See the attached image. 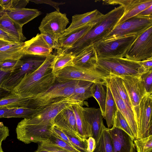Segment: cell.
I'll use <instances>...</instances> for the list:
<instances>
[{
	"instance_id": "44",
	"label": "cell",
	"mask_w": 152,
	"mask_h": 152,
	"mask_svg": "<svg viewBox=\"0 0 152 152\" xmlns=\"http://www.w3.org/2000/svg\"><path fill=\"white\" fill-rule=\"evenodd\" d=\"M9 135L8 128L5 126L3 122H0V152H4L1 147V143Z\"/></svg>"
},
{
	"instance_id": "3",
	"label": "cell",
	"mask_w": 152,
	"mask_h": 152,
	"mask_svg": "<svg viewBox=\"0 0 152 152\" xmlns=\"http://www.w3.org/2000/svg\"><path fill=\"white\" fill-rule=\"evenodd\" d=\"M95 69L106 78L110 76H140L145 72L140 61L124 57L98 58Z\"/></svg>"
},
{
	"instance_id": "52",
	"label": "cell",
	"mask_w": 152,
	"mask_h": 152,
	"mask_svg": "<svg viewBox=\"0 0 152 152\" xmlns=\"http://www.w3.org/2000/svg\"><path fill=\"white\" fill-rule=\"evenodd\" d=\"M10 43H12L0 39V48Z\"/></svg>"
},
{
	"instance_id": "31",
	"label": "cell",
	"mask_w": 152,
	"mask_h": 152,
	"mask_svg": "<svg viewBox=\"0 0 152 152\" xmlns=\"http://www.w3.org/2000/svg\"><path fill=\"white\" fill-rule=\"evenodd\" d=\"M107 92L105 113L103 118L106 121L107 128L110 129L113 126L114 116L117 108L113 95L107 84Z\"/></svg>"
},
{
	"instance_id": "54",
	"label": "cell",
	"mask_w": 152,
	"mask_h": 152,
	"mask_svg": "<svg viewBox=\"0 0 152 152\" xmlns=\"http://www.w3.org/2000/svg\"><path fill=\"white\" fill-rule=\"evenodd\" d=\"M4 10V8L0 4V12H3Z\"/></svg>"
},
{
	"instance_id": "46",
	"label": "cell",
	"mask_w": 152,
	"mask_h": 152,
	"mask_svg": "<svg viewBox=\"0 0 152 152\" xmlns=\"http://www.w3.org/2000/svg\"><path fill=\"white\" fill-rule=\"evenodd\" d=\"M0 39L11 43L21 42L17 39L5 32L0 29Z\"/></svg>"
},
{
	"instance_id": "18",
	"label": "cell",
	"mask_w": 152,
	"mask_h": 152,
	"mask_svg": "<svg viewBox=\"0 0 152 152\" xmlns=\"http://www.w3.org/2000/svg\"><path fill=\"white\" fill-rule=\"evenodd\" d=\"M104 15L96 9L84 14L74 15L72 16L70 25L62 34H67L86 25H93L99 20Z\"/></svg>"
},
{
	"instance_id": "17",
	"label": "cell",
	"mask_w": 152,
	"mask_h": 152,
	"mask_svg": "<svg viewBox=\"0 0 152 152\" xmlns=\"http://www.w3.org/2000/svg\"><path fill=\"white\" fill-rule=\"evenodd\" d=\"M108 130L113 152H136L133 140L125 132L113 127Z\"/></svg>"
},
{
	"instance_id": "39",
	"label": "cell",
	"mask_w": 152,
	"mask_h": 152,
	"mask_svg": "<svg viewBox=\"0 0 152 152\" xmlns=\"http://www.w3.org/2000/svg\"><path fill=\"white\" fill-rule=\"evenodd\" d=\"M22 62L20 58L8 59L0 63V69L5 72H12L19 68Z\"/></svg>"
},
{
	"instance_id": "11",
	"label": "cell",
	"mask_w": 152,
	"mask_h": 152,
	"mask_svg": "<svg viewBox=\"0 0 152 152\" xmlns=\"http://www.w3.org/2000/svg\"><path fill=\"white\" fill-rule=\"evenodd\" d=\"M83 103L73 99L61 101L42 109L31 117L24 118L22 121L30 124L53 126L55 117L62 110L72 104Z\"/></svg>"
},
{
	"instance_id": "4",
	"label": "cell",
	"mask_w": 152,
	"mask_h": 152,
	"mask_svg": "<svg viewBox=\"0 0 152 152\" xmlns=\"http://www.w3.org/2000/svg\"><path fill=\"white\" fill-rule=\"evenodd\" d=\"M77 80L66 82L57 81L48 89L34 96L29 97L28 108L41 109L61 101L73 99L74 88Z\"/></svg>"
},
{
	"instance_id": "16",
	"label": "cell",
	"mask_w": 152,
	"mask_h": 152,
	"mask_svg": "<svg viewBox=\"0 0 152 152\" xmlns=\"http://www.w3.org/2000/svg\"><path fill=\"white\" fill-rule=\"evenodd\" d=\"M105 80L110 88L115 102L117 109L124 117L130 126L135 139L137 137L138 129L134 114L120 96L116 88L108 77Z\"/></svg>"
},
{
	"instance_id": "22",
	"label": "cell",
	"mask_w": 152,
	"mask_h": 152,
	"mask_svg": "<svg viewBox=\"0 0 152 152\" xmlns=\"http://www.w3.org/2000/svg\"><path fill=\"white\" fill-rule=\"evenodd\" d=\"M92 25H86L67 34H62L58 39L60 48L57 51V53H63L70 49L86 34Z\"/></svg>"
},
{
	"instance_id": "20",
	"label": "cell",
	"mask_w": 152,
	"mask_h": 152,
	"mask_svg": "<svg viewBox=\"0 0 152 152\" xmlns=\"http://www.w3.org/2000/svg\"><path fill=\"white\" fill-rule=\"evenodd\" d=\"M24 42V53L46 57L52 54L53 49L46 43L40 34H38L36 36Z\"/></svg>"
},
{
	"instance_id": "26",
	"label": "cell",
	"mask_w": 152,
	"mask_h": 152,
	"mask_svg": "<svg viewBox=\"0 0 152 152\" xmlns=\"http://www.w3.org/2000/svg\"><path fill=\"white\" fill-rule=\"evenodd\" d=\"M151 5H152V0H131L129 4L124 8V13L116 26L137 15Z\"/></svg>"
},
{
	"instance_id": "7",
	"label": "cell",
	"mask_w": 152,
	"mask_h": 152,
	"mask_svg": "<svg viewBox=\"0 0 152 152\" xmlns=\"http://www.w3.org/2000/svg\"><path fill=\"white\" fill-rule=\"evenodd\" d=\"M151 26L152 17L136 16L116 26L102 40L132 35L137 36Z\"/></svg>"
},
{
	"instance_id": "27",
	"label": "cell",
	"mask_w": 152,
	"mask_h": 152,
	"mask_svg": "<svg viewBox=\"0 0 152 152\" xmlns=\"http://www.w3.org/2000/svg\"><path fill=\"white\" fill-rule=\"evenodd\" d=\"M29 97H23L8 92L0 96V107L15 108H28Z\"/></svg>"
},
{
	"instance_id": "23",
	"label": "cell",
	"mask_w": 152,
	"mask_h": 152,
	"mask_svg": "<svg viewBox=\"0 0 152 152\" xmlns=\"http://www.w3.org/2000/svg\"><path fill=\"white\" fill-rule=\"evenodd\" d=\"M98 59L94 45L89 46L76 55L73 60V64L88 68H94Z\"/></svg>"
},
{
	"instance_id": "35",
	"label": "cell",
	"mask_w": 152,
	"mask_h": 152,
	"mask_svg": "<svg viewBox=\"0 0 152 152\" xmlns=\"http://www.w3.org/2000/svg\"><path fill=\"white\" fill-rule=\"evenodd\" d=\"M41 109H35L27 107L11 108L9 111L4 115L3 118H28L32 116Z\"/></svg>"
},
{
	"instance_id": "24",
	"label": "cell",
	"mask_w": 152,
	"mask_h": 152,
	"mask_svg": "<svg viewBox=\"0 0 152 152\" xmlns=\"http://www.w3.org/2000/svg\"><path fill=\"white\" fill-rule=\"evenodd\" d=\"M83 103L72 104L75 115L77 132L81 137L86 140L92 136L91 127L85 118L83 112Z\"/></svg>"
},
{
	"instance_id": "2",
	"label": "cell",
	"mask_w": 152,
	"mask_h": 152,
	"mask_svg": "<svg viewBox=\"0 0 152 152\" xmlns=\"http://www.w3.org/2000/svg\"><path fill=\"white\" fill-rule=\"evenodd\" d=\"M124 11V8L120 5L104 15L70 49L63 53H71L75 56L86 48L102 40L116 26Z\"/></svg>"
},
{
	"instance_id": "9",
	"label": "cell",
	"mask_w": 152,
	"mask_h": 152,
	"mask_svg": "<svg viewBox=\"0 0 152 152\" xmlns=\"http://www.w3.org/2000/svg\"><path fill=\"white\" fill-rule=\"evenodd\" d=\"M52 126L29 124L21 120L16 129L17 138L26 144L47 142L52 133Z\"/></svg>"
},
{
	"instance_id": "13",
	"label": "cell",
	"mask_w": 152,
	"mask_h": 152,
	"mask_svg": "<svg viewBox=\"0 0 152 152\" xmlns=\"http://www.w3.org/2000/svg\"><path fill=\"white\" fill-rule=\"evenodd\" d=\"M127 93L137 124L139 116V105L146 94L140 76H125L120 77Z\"/></svg>"
},
{
	"instance_id": "10",
	"label": "cell",
	"mask_w": 152,
	"mask_h": 152,
	"mask_svg": "<svg viewBox=\"0 0 152 152\" xmlns=\"http://www.w3.org/2000/svg\"><path fill=\"white\" fill-rule=\"evenodd\" d=\"M124 57L137 61L152 58V26L137 36Z\"/></svg>"
},
{
	"instance_id": "41",
	"label": "cell",
	"mask_w": 152,
	"mask_h": 152,
	"mask_svg": "<svg viewBox=\"0 0 152 152\" xmlns=\"http://www.w3.org/2000/svg\"><path fill=\"white\" fill-rule=\"evenodd\" d=\"M146 93L152 94V70L143 72L140 76Z\"/></svg>"
},
{
	"instance_id": "48",
	"label": "cell",
	"mask_w": 152,
	"mask_h": 152,
	"mask_svg": "<svg viewBox=\"0 0 152 152\" xmlns=\"http://www.w3.org/2000/svg\"><path fill=\"white\" fill-rule=\"evenodd\" d=\"M87 152H93L96 146V141L92 137H88L87 140Z\"/></svg>"
},
{
	"instance_id": "38",
	"label": "cell",
	"mask_w": 152,
	"mask_h": 152,
	"mask_svg": "<svg viewBox=\"0 0 152 152\" xmlns=\"http://www.w3.org/2000/svg\"><path fill=\"white\" fill-rule=\"evenodd\" d=\"M28 0H0V4L4 10L24 8Z\"/></svg>"
},
{
	"instance_id": "56",
	"label": "cell",
	"mask_w": 152,
	"mask_h": 152,
	"mask_svg": "<svg viewBox=\"0 0 152 152\" xmlns=\"http://www.w3.org/2000/svg\"></svg>"
},
{
	"instance_id": "14",
	"label": "cell",
	"mask_w": 152,
	"mask_h": 152,
	"mask_svg": "<svg viewBox=\"0 0 152 152\" xmlns=\"http://www.w3.org/2000/svg\"><path fill=\"white\" fill-rule=\"evenodd\" d=\"M152 94L146 93L140 103L137 139L152 135Z\"/></svg>"
},
{
	"instance_id": "29",
	"label": "cell",
	"mask_w": 152,
	"mask_h": 152,
	"mask_svg": "<svg viewBox=\"0 0 152 152\" xmlns=\"http://www.w3.org/2000/svg\"><path fill=\"white\" fill-rule=\"evenodd\" d=\"M94 83L86 80H77L74 86L72 99L80 102L92 97L91 88Z\"/></svg>"
},
{
	"instance_id": "5",
	"label": "cell",
	"mask_w": 152,
	"mask_h": 152,
	"mask_svg": "<svg viewBox=\"0 0 152 152\" xmlns=\"http://www.w3.org/2000/svg\"><path fill=\"white\" fill-rule=\"evenodd\" d=\"M47 57L24 53L20 58L21 66L11 72L9 77L2 83L1 87L11 92L27 74L38 69L44 62Z\"/></svg>"
},
{
	"instance_id": "45",
	"label": "cell",
	"mask_w": 152,
	"mask_h": 152,
	"mask_svg": "<svg viewBox=\"0 0 152 152\" xmlns=\"http://www.w3.org/2000/svg\"><path fill=\"white\" fill-rule=\"evenodd\" d=\"M29 1L37 4H44L49 5L54 8L57 11H60L59 6L65 3V2H56L50 0H29Z\"/></svg>"
},
{
	"instance_id": "34",
	"label": "cell",
	"mask_w": 152,
	"mask_h": 152,
	"mask_svg": "<svg viewBox=\"0 0 152 152\" xmlns=\"http://www.w3.org/2000/svg\"><path fill=\"white\" fill-rule=\"evenodd\" d=\"M108 78L114 86L120 96L128 108L133 111L130 100L121 77L110 76Z\"/></svg>"
},
{
	"instance_id": "21",
	"label": "cell",
	"mask_w": 152,
	"mask_h": 152,
	"mask_svg": "<svg viewBox=\"0 0 152 152\" xmlns=\"http://www.w3.org/2000/svg\"><path fill=\"white\" fill-rule=\"evenodd\" d=\"M4 11L11 20L22 27L41 14L37 9L25 8L5 9Z\"/></svg>"
},
{
	"instance_id": "15",
	"label": "cell",
	"mask_w": 152,
	"mask_h": 152,
	"mask_svg": "<svg viewBox=\"0 0 152 152\" xmlns=\"http://www.w3.org/2000/svg\"><path fill=\"white\" fill-rule=\"evenodd\" d=\"M72 104L64 108L56 115L54 120V125L72 134L80 140L86 141L87 139H82L77 132Z\"/></svg>"
},
{
	"instance_id": "53",
	"label": "cell",
	"mask_w": 152,
	"mask_h": 152,
	"mask_svg": "<svg viewBox=\"0 0 152 152\" xmlns=\"http://www.w3.org/2000/svg\"><path fill=\"white\" fill-rule=\"evenodd\" d=\"M35 151L36 152H50L45 150H39L37 149Z\"/></svg>"
},
{
	"instance_id": "28",
	"label": "cell",
	"mask_w": 152,
	"mask_h": 152,
	"mask_svg": "<svg viewBox=\"0 0 152 152\" xmlns=\"http://www.w3.org/2000/svg\"><path fill=\"white\" fill-rule=\"evenodd\" d=\"M25 42L12 43L0 48V63L8 59H18L24 53Z\"/></svg>"
},
{
	"instance_id": "49",
	"label": "cell",
	"mask_w": 152,
	"mask_h": 152,
	"mask_svg": "<svg viewBox=\"0 0 152 152\" xmlns=\"http://www.w3.org/2000/svg\"><path fill=\"white\" fill-rule=\"evenodd\" d=\"M140 62L145 72L152 70V58L142 60Z\"/></svg>"
},
{
	"instance_id": "25",
	"label": "cell",
	"mask_w": 152,
	"mask_h": 152,
	"mask_svg": "<svg viewBox=\"0 0 152 152\" xmlns=\"http://www.w3.org/2000/svg\"><path fill=\"white\" fill-rule=\"evenodd\" d=\"M0 29L21 42L26 39L23 33L22 27L11 20L4 11L0 12Z\"/></svg>"
},
{
	"instance_id": "12",
	"label": "cell",
	"mask_w": 152,
	"mask_h": 152,
	"mask_svg": "<svg viewBox=\"0 0 152 152\" xmlns=\"http://www.w3.org/2000/svg\"><path fill=\"white\" fill-rule=\"evenodd\" d=\"M69 22L65 13L56 11L46 14L42 19L39 29L40 34H49L58 39L65 31Z\"/></svg>"
},
{
	"instance_id": "1",
	"label": "cell",
	"mask_w": 152,
	"mask_h": 152,
	"mask_svg": "<svg viewBox=\"0 0 152 152\" xmlns=\"http://www.w3.org/2000/svg\"><path fill=\"white\" fill-rule=\"evenodd\" d=\"M55 55L47 56L43 64L34 72L26 74L11 91L23 97H31L48 89L56 82L51 65Z\"/></svg>"
},
{
	"instance_id": "36",
	"label": "cell",
	"mask_w": 152,
	"mask_h": 152,
	"mask_svg": "<svg viewBox=\"0 0 152 152\" xmlns=\"http://www.w3.org/2000/svg\"><path fill=\"white\" fill-rule=\"evenodd\" d=\"M112 127L122 130L127 133L133 140H134L133 133L127 122L118 109L114 116Z\"/></svg>"
},
{
	"instance_id": "19",
	"label": "cell",
	"mask_w": 152,
	"mask_h": 152,
	"mask_svg": "<svg viewBox=\"0 0 152 152\" xmlns=\"http://www.w3.org/2000/svg\"><path fill=\"white\" fill-rule=\"evenodd\" d=\"M83 112L85 118L91 127L92 137L95 139L96 142L104 124L101 110L100 108L83 107Z\"/></svg>"
},
{
	"instance_id": "55",
	"label": "cell",
	"mask_w": 152,
	"mask_h": 152,
	"mask_svg": "<svg viewBox=\"0 0 152 152\" xmlns=\"http://www.w3.org/2000/svg\"><path fill=\"white\" fill-rule=\"evenodd\" d=\"M34 152H36V151Z\"/></svg>"
},
{
	"instance_id": "42",
	"label": "cell",
	"mask_w": 152,
	"mask_h": 152,
	"mask_svg": "<svg viewBox=\"0 0 152 152\" xmlns=\"http://www.w3.org/2000/svg\"><path fill=\"white\" fill-rule=\"evenodd\" d=\"M37 149L45 150L50 152H69L66 149L49 142H43L39 145Z\"/></svg>"
},
{
	"instance_id": "32",
	"label": "cell",
	"mask_w": 152,
	"mask_h": 152,
	"mask_svg": "<svg viewBox=\"0 0 152 152\" xmlns=\"http://www.w3.org/2000/svg\"><path fill=\"white\" fill-rule=\"evenodd\" d=\"M75 57L71 53H57L51 65L53 73L54 74L67 66L73 65Z\"/></svg>"
},
{
	"instance_id": "43",
	"label": "cell",
	"mask_w": 152,
	"mask_h": 152,
	"mask_svg": "<svg viewBox=\"0 0 152 152\" xmlns=\"http://www.w3.org/2000/svg\"><path fill=\"white\" fill-rule=\"evenodd\" d=\"M40 34L45 42L51 49H56L57 51L60 50V46L58 39L47 34L43 33Z\"/></svg>"
},
{
	"instance_id": "8",
	"label": "cell",
	"mask_w": 152,
	"mask_h": 152,
	"mask_svg": "<svg viewBox=\"0 0 152 152\" xmlns=\"http://www.w3.org/2000/svg\"><path fill=\"white\" fill-rule=\"evenodd\" d=\"M56 80L64 83L83 80L93 83L103 81L107 78L94 68H88L74 64L67 66L54 74Z\"/></svg>"
},
{
	"instance_id": "37",
	"label": "cell",
	"mask_w": 152,
	"mask_h": 152,
	"mask_svg": "<svg viewBox=\"0 0 152 152\" xmlns=\"http://www.w3.org/2000/svg\"><path fill=\"white\" fill-rule=\"evenodd\" d=\"M133 140L137 152L152 151V135Z\"/></svg>"
},
{
	"instance_id": "51",
	"label": "cell",
	"mask_w": 152,
	"mask_h": 152,
	"mask_svg": "<svg viewBox=\"0 0 152 152\" xmlns=\"http://www.w3.org/2000/svg\"><path fill=\"white\" fill-rule=\"evenodd\" d=\"M10 109L0 107V118H3L4 115L9 111Z\"/></svg>"
},
{
	"instance_id": "30",
	"label": "cell",
	"mask_w": 152,
	"mask_h": 152,
	"mask_svg": "<svg viewBox=\"0 0 152 152\" xmlns=\"http://www.w3.org/2000/svg\"><path fill=\"white\" fill-rule=\"evenodd\" d=\"M107 93V84L105 80L100 82L94 83L91 88L92 97L98 102L103 117L104 114Z\"/></svg>"
},
{
	"instance_id": "6",
	"label": "cell",
	"mask_w": 152,
	"mask_h": 152,
	"mask_svg": "<svg viewBox=\"0 0 152 152\" xmlns=\"http://www.w3.org/2000/svg\"><path fill=\"white\" fill-rule=\"evenodd\" d=\"M137 36L132 35L107 40H102L94 45L98 58L124 57Z\"/></svg>"
},
{
	"instance_id": "33",
	"label": "cell",
	"mask_w": 152,
	"mask_h": 152,
	"mask_svg": "<svg viewBox=\"0 0 152 152\" xmlns=\"http://www.w3.org/2000/svg\"><path fill=\"white\" fill-rule=\"evenodd\" d=\"M93 152H113L108 129L104 124L100 136L96 142L95 148Z\"/></svg>"
},
{
	"instance_id": "40",
	"label": "cell",
	"mask_w": 152,
	"mask_h": 152,
	"mask_svg": "<svg viewBox=\"0 0 152 152\" xmlns=\"http://www.w3.org/2000/svg\"><path fill=\"white\" fill-rule=\"evenodd\" d=\"M45 142H49L56 145L69 152H81L60 139L53 132L48 141Z\"/></svg>"
},
{
	"instance_id": "47",
	"label": "cell",
	"mask_w": 152,
	"mask_h": 152,
	"mask_svg": "<svg viewBox=\"0 0 152 152\" xmlns=\"http://www.w3.org/2000/svg\"><path fill=\"white\" fill-rule=\"evenodd\" d=\"M11 72H5L0 69V96L8 92L1 87L3 82L9 76Z\"/></svg>"
},
{
	"instance_id": "50",
	"label": "cell",
	"mask_w": 152,
	"mask_h": 152,
	"mask_svg": "<svg viewBox=\"0 0 152 152\" xmlns=\"http://www.w3.org/2000/svg\"><path fill=\"white\" fill-rule=\"evenodd\" d=\"M137 16L143 17H152V5L143 10Z\"/></svg>"
}]
</instances>
